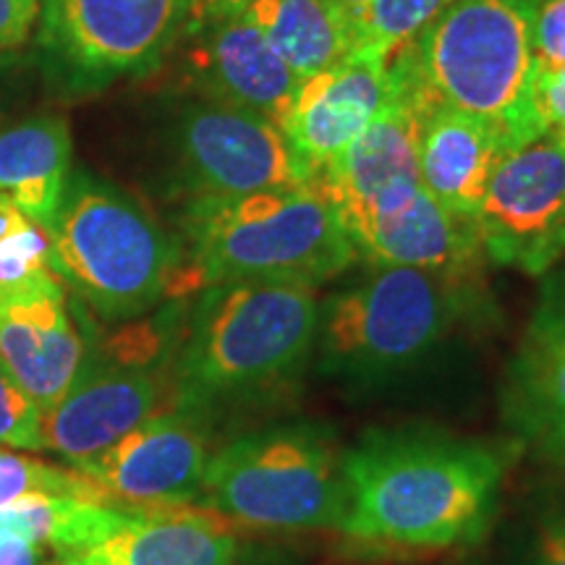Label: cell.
Wrapping results in <instances>:
<instances>
[{
	"mask_svg": "<svg viewBox=\"0 0 565 565\" xmlns=\"http://www.w3.org/2000/svg\"><path fill=\"white\" fill-rule=\"evenodd\" d=\"M503 475L505 458L484 443L429 429L366 435L343 454L338 532L401 555L469 545L494 515Z\"/></svg>",
	"mask_w": 565,
	"mask_h": 565,
	"instance_id": "6da1fadb",
	"label": "cell"
},
{
	"mask_svg": "<svg viewBox=\"0 0 565 565\" xmlns=\"http://www.w3.org/2000/svg\"><path fill=\"white\" fill-rule=\"evenodd\" d=\"M71 131L61 116H34L0 129V200L47 231L71 179Z\"/></svg>",
	"mask_w": 565,
	"mask_h": 565,
	"instance_id": "44dd1931",
	"label": "cell"
},
{
	"mask_svg": "<svg viewBox=\"0 0 565 565\" xmlns=\"http://www.w3.org/2000/svg\"><path fill=\"white\" fill-rule=\"evenodd\" d=\"M513 152L492 126L435 105L419 134L422 189L445 210L475 221L498 162Z\"/></svg>",
	"mask_w": 565,
	"mask_h": 565,
	"instance_id": "ffe728a7",
	"label": "cell"
},
{
	"mask_svg": "<svg viewBox=\"0 0 565 565\" xmlns=\"http://www.w3.org/2000/svg\"><path fill=\"white\" fill-rule=\"evenodd\" d=\"M542 278L540 299L505 372V422L521 440L565 414V259Z\"/></svg>",
	"mask_w": 565,
	"mask_h": 565,
	"instance_id": "ac0fdd59",
	"label": "cell"
},
{
	"mask_svg": "<svg viewBox=\"0 0 565 565\" xmlns=\"http://www.w3.org/2000/svg\"><path fill=\"white\" fill-rule=\"evenodd\" d=\"M391 61L380 47L356 45L341 63L301 79L278 129L315 179L383 108Z\"/></svg>",
	"mask_w": 565,
	"mask_h": 565,
	"instance_id": "5bb4252c",
	"label": "cell"
},
{
	"mask_svg": "<svg viewBox=\"0 0 565 565\" xmlns=\"http://www.w3.org/2000/svg\"><path fill=\"white\" fill-rule=\"evenodd\" d=\"M477 231L487 259L542 275L565 259V147L553 137L508 152L494 168Z\"/></svg>",
	"mask_w": 565,
	"mask_h": 565,
	"instance_id": "4fadbf2b",
	"label": "cell"
},
{
	"mask_svg": "<svg viewBox=\"0 0 565 565\" xmlns=\"http://www.w3.org/2000/svg\"><path fill=\"white\" fill-rule=\"evenodd\" d=\"M51 265L103 320L124 322L183 294V249L137 200L89 173L66 183L51 225Z\"/></svg>",
	"mask_w": 565,
	"mask_h": 565,
	"instance_id": "5b68a950",
	"label": "cell"
},
{
	"mask_svg": "<svg viewBox=\"0 0 565 565\" xmlns=\"http://www.w3.org/2000/svg\"><path fill=\"white\" fill-rule=\"evenodd\" d=\"M335 3L341 6V11L345 13V17H349V21L353 24V32H356L359 19H362L366 6H370V0H335Z\"/></svg>",
	"mask_w": 565,
	"mask_h": 565,
	"instance_id": "836d02e7",
	"label": "cell"
},
{
	"mask_svg": "<svg viewBox=\"0 0 565 565\" xmlns=\"http://www.w3.org/2000/svg\"><path fill=\"white\" fill-rule=\"evenodd\" d=\"M317 322V288L303 282L228 280L200 288L175 349V398L212 419L221 408L275 404L315 359Z\"/></svg>",
	"mask_w": 565,
	"mask_h": 565,
	"instance_id": "7a4b0ae2",
	"label": "cell"
},
{
	"mask_svg": "<svg viewBox=\"0 0 565 565\" xmlns=\"http://www.w3.org/2000/svg\"><path fill=\"white\" fill-rule=\"evenodd\" d=\"M513 565H565V494L542 500L529 513Z\"/></svg>",
	"mask_w": 565,
	"mask_h": 565,
	"instance_id": "484cf974",
	"label": "cell"
},
{
	"mask_svg": "<svg viewBox=\"0 0 565 565\" xmlns=\"http://www.w3.org/2000/svg\"><path fill=\"white\" fill-rule=\"evenodd\" d=\"M175 152L192 196H236L315 186V175L282 137L278 124L204 97L181 113Z\"/></svg>",
	"mask_w": 565,
	"mask_h": 565,
	"instance_id": "8fae6325",
	"label": "cell"
},
{
	"mask_svg": "<svg viewBox=\"0 0 565 565\" xmlns=\"http://www.w3.org/2000/svg\"><path fill=\"white\" fill-rule=\"evenodd\" d=\"M47 565H103V563H97L95 557H89V555H66V557H58V561H53Z\"/></svg>",
	"mask_w": 565,
	"mask_h": 565,
	"instance_id": "e575fe53",
	"label": "cell"
},
{
	"mask_svg": "<svg viewBox=\"0 0 565 565\" xmlns=\"http://www.w3.org/2000/svg\"><path fill=\"white\" fill-rule=\"evenodd\" d=\"M181 236L183 291L228 280L320 288L359 259L317 186L192 196L181 217Z\"/></svg>",
	"mask_w": 565,
	"mask_h": 565,
	"instance_id": "3957f363",
	"label": "cell"
},
{
	"mask_svg": "<svg viewBox=\"0 0 565 565\" xmlns=\"http://www.w3.org/2000/svg\"><path fill=\"white\" fill-rule=\"evenodd\" d=\"M212 416L173 406L79 466L87 500L116 511L200 505L212 458Z\"/></svg>",
	"mask_w": 565,
	"mask_h": 565,
	"instance_id": "30bf717a",
	"label": "cell"
},
{
	"mask_svg": "<svg viewBox=\"0 0 565 565\" xmlns=\"http://www.w3.org/2000/svg\"><path fill=\"white\" fill-rule=\"evenodd\" d=\"M175 349L179 338L158 324L89 345L66 395L42 414V450L79 469L139 424L173 408Z\"/></svg>",
	"mask_w": 565,
	"mask_h": 565,
	"instance_id": "ba28073f",
	"label": "cell"
},
{
	"mask_svg": "<svg viewBox=\"0 0 565 565\" xmlns=\"http://www.w3.org/2000/svg\"><path fill=\"white\" fill-rule=\"evenodd\" d=\"M194 68L210 100L263 113L275 124H280L301 84L246 11L215 17L196 47Z\"/></svg>",
	"mask_w": 565,
	"mask_h": 565,
	"instance_id": "2e32d148",
	"label": "cell"
},
{
	"mask_svg": "<svg viewBox=\"0 0 565 565\" xmlns=\"http://www.w3.org/2000/svg\"><path fill=\"white\" fill-rule=\"evenodd\" d=\"M454 0H370L356 26V45L395 55L419 38Z\"/></svg>",
	"mask_w": 565,
	"mask_h": 565,
	"instance_id": "cb8c5ba5",
	"label": "cell"
},
{
	"mask_svg": "<svg viewBox=\"0 0 565 565\" xmlns=\"http://www.w3.org/2000/svg\"><path fill=\"white\" fill-rule=\"evenodd\" d=\"M84 351L58 275L0 296V356L42 414L66 395Z\"/></svg>",
	"mask_w": 565,
	"mask_h": 565,
	"instance_id": "9a60e30c",
	"label": "cell"
},
{
	"mask_svg": "<svg viewBox=\"0 0 565 565\" xmlns=\"http://www.w3.org/2000/svg\"><path fill=\"white\" fill-rule=\"evenodd\" d=\"M40 492L74 494V498L87 500L79 469H61V466L42 463L38 458L0 450V508H6L19 498H26V494Z\"/></svg>",
	"mask_w": 565,
	"mask_h": 565,
	"instance_id": "d4e9b609",
	"label": "cell"
},
{
	"mask_svg": "<svg viewBox=\"0 0 565 565\" xmlns=\"http://www.w3.org/2000/svg\"><path fill=\"white\" fill-rule=\"evenodd\" d=\"M200 505L231 524L273 532L341 529L343 454L315 424H278L212 454Z\"/></svg>",
	"mask_w": 565,
	"mask_h": 565,
	"instance_id": "52a82bcc",
	"label": "cell"
},
{
	"mask_svg": "<svg viewBox=\"0 0 565 565\" xmlns=\"http://www.w3.org/2000/svg\"><path fill=\"white\" fill-rule=\"evenodd\" d=\"M244 11L299 79L335 66L356 47L353 24L335 0H252Z\"/></svg>",
	"mask_w": 565,
	"mask_h": 565,
	"instance_id": "7402d4cb",
	"label": "cell"
},
{
	"mask_svg": "<svg viewBox=\"0 0 565 565\" xmlns=\"http://www.w3.org/2000/svg\"><path fill=\"white\" fill-rule=\"evenodd\" d=\"M38 19L40 0H0V53L24 45Z\"/></svg>",
	"mask_w": 565,
	"mask_h": 565,
	"instance_id": "f546056e",
	"label": "cell"
},
{
	"mask_svg": "<svg viewBox=\"0 0 565 565\" xmlns=\"http://www.w3.org/2000/svg\"><path fill=\"white\" fill-rule=\"evenodd\" d=\"M359 259L377 267H416L482 280L487 259L477 223L445 210L424 189L398 215L353 242Z\"/></svg>",
	"mask_w": 565,
	"mask_h": 565,
	"instance_id": "e0dca14e",
	"label": "cell"
},
{
	"mask_svg": "<svg viewBox=\"0 0 565 565\" xmlns=\"http://www.w3.org/2000/svg\"><path fill=\"white\" fill-rule=\"evenodd\" d=\"M536 108L545 134L565 147V66L540 68L536 76Z\"/></svg>",
	"mask_w": 565,
	"mask_h": 565,
	"instance_id": "f1b7e54d",
	"label": "cell"
},
{
	"mask_svg": "<svg viewBox=\"0 0 565 565\" xmlns=\"http://www.w3.org/2000/svg\"><path fill=\"white\" fill-rule=\"evenodd\" d=\"M252 0H204V6L215 13V17H231V13H242Z\"/></svg>",
	"mask_w": 565,
	"mask_h": 565,
	"instance_id": "d6a6232c",
	"label": "cell"
},
{
	"mask_svg": "<svg viewBox=\"0 0 565 565\" xmlns=\"http://www.w3.org/2000/svg\"><path fill=\"white\" fill-rule=\"evenodd\" d=\"M524 440L532 445V450L542 458V461L565 475V414L545 422L542 427H536L534 433H529L524 437Z\"/></svg>",
	"mask_w": 565,
	"mask_h": 565,
	"instance_id": "4dcf8cb0",
	"label": "cell"
},
{
	"mask_svg": "<svg viewBox=\"0 0 565 565\" xmlns=\"http://www.w3.org/2000/svg\"><path fill=\"white\" fill-rule=\"evenodd\" d=\"M45 547L21 536H3L0 540V565H40Z\"/></svg>",
	"mask_w": 565,
	"mask_h": 565,
	"instance_id": "1f68e13d",
	"label": "cell"
},
{
	"mask_svg": "<svg viewBox=\"0 0 565 565\" xmlns=\"http://www.w3.org/2000/svg\"><path fill=\"white\" fill-rule=\"evenodd\" d=\"M529 13L540 68L565 66V0H529Z\"/></svg>",
	"mask_w": 565,
	"mask_h": 565,
	"instance_id": "83f0119b",
	"label": "cell"
},
{
	"mask_svg": "<svg viewBox=\"0 0 565 565\" xmlns=\"http://www.w3.org/2000/svg\"><path fill=\"white\" fill-rule=\"evenodd\" d=\"M51 238L17 204L0 200V296L53 278Z\"/></svg>",
	"mask_w": 565,
	"mask_h": 565,
	"instance_id": "603a6c76",
	"label": "cell"
},
{
	"mask_svg": "<svg viewBox=\"0 0 565 565\" xmlns=\"http://www.w3.org/2000/svg\"><path fill=\"white\" fill-rule=\"evenodd\" d=\"M433 108L412 61L398 51L391 61L383 108L315 179L351 244L374 225L398 215L419 194V134Z\"/></svg>",
	"mask_w": 565,
	"mask_h": 565,
	"instance_id": "9c48e42d",
	"label": "cell"
},
{
	"mask_svg": "<svg viewBox=\"0 0 565 565\" xmlns=\"http://www.w3.org/2000/svg\"><path fill=\"white\" fill-rule=\"evenodd\" d=\"M401 51L433 105L479 118L511 150L545 137L529 0H454Z\"/></svg>",
	"mask_w": 565,
	"mask_h": 565,
	"instance_id": "277c9868",
	"label": "cell"
},
{
	"mask_svg": "<svg viewBox=\"0 0 565 565\" xmlns=\"http://www.w3.org/2000/svg\"><path fill=\"white\" fill-rule=\"evenodd\" d=\"M479 280L377 267L320 301L315 362L324 377L372 383L419 364L477 309Z\"/></svg>",
	"mask_w": 565,
	"mask_h": 565,
	"instance_id": "8992f818",
	"label": "cell"
},
{
	"mask_svg": "<svg viewBox=\"0 0 565 565\" xmlns=\"http://www.w3.org/2000/svg\"><path fill=\"white\" fill-rule=\"evenodd\" d=\"M42 412L0 356V445L42 450Z\"/></svg>",
	"mask_w": 565,
	"mask_h": 565,
	"instance_id": "4316f807",
	"label": "cell"
},
{
	"mask_svg": "<svg viewBox=\"0 0 565 565\" xmlns=\"http://www.w3.org/2000/svg\"><path fill=\"white\" fill-rule=\"evenodd\" d=\"M196 0H45L42 40L84 82L152 71L192 21Z\"/></svg>",
	"mask_w": 565,
	"mask_h": 565,
	"instance_id": "7c38bea8",
	"label": "cell"
},
{
	"mask_svg": "<svg viewBox=\"0 0 565 565\" xmlns=\"http://www.w3.org/2000/svg\"><path fill=\"white\" fill-rule=\"evenodd\" d=\"M231 521L204 505L121 513L89 550L103 565H236Z\"/></svg>",
	"mask_w": 565,
	"mask_h": 565,
	"instance_id": "d6986e66",
	"label": "cell"
}]
</instances>
